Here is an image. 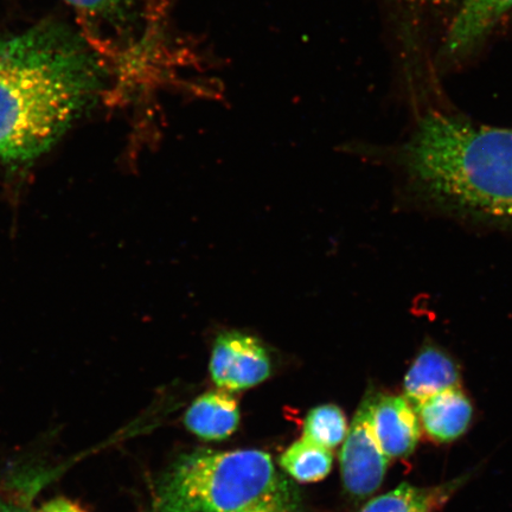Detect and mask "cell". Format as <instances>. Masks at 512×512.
<instances>
[{
  "instance_id": "obj_4",
  "label": "cell",
  "mask_w": 512,
  "mask_h": 512,
  "mask_svg": "<svg viewBox=\"0 0 512 512\" xmlns=\"http://www.w3.org/2000/svg\"><path fill=\"white\" fill-rule=\"evenodd\" d=\"M209 373L217 388L230 393L259 386L273 373L271 350L251 332L222 330L211 343Z\"/></svg>"
},
{
  "instance_id": "obj_8",
  "label": "cell",
  "mask_w": 512,
  "mask_h": 512,
  "mask_svg": "<svg viewBox=\"0 0 512 512\" xmlns=\"http://www.w3.org/2000/svg\"><path fill=\"white\" fill-rule=\"evenodd\" d=\"M81 19L86 40L98 53L117 50L119 36L125 34L138 0H64ZM83 35V36H85Z\"/></svg>"
},
{
  "instance_id": "obj_1",
  "label": "cell",
  "mask_w": 512,
  "mask_h": 512,
  "mask_svg": "<svg viewBox=\"0 0 512 512\" xmlns=\"http://www.w3.org/2000/svg\"><path fill=\"white\" fill-rule=\"evenodd\" d=\"M102 57L57 23L0 42V158L25 162L48 151L104 93Z\"/></svg>"
},
{
  "instance_id": "obj_13",
  "label": "cell",
  "mask_w": 512,
  "mask_h": 512,
  "mask_svg": "<svg viewBox=\"0 0 512 512\" xmlns=\"http://www.w3.org/2000/svg\"><path fill=\"white\" fill-rule=\"evenodd\" d=\"M334 463L331 450L304 438L292 444L279 459L283 469L300 483H315L329 475Z\"/></svg>"
},
{
  "instance_id": "obj_7",
  "label": "cell",
  "mask_w": 512,
  "mask_h": 512,
  "mask_svg": "<svg viewBox=\"0 0 512 512\" xmlns=\"http://www.w3.org/2000/svg\"><path fill=\"white\" fill-rule=\"evenodd\" d=\"M511 10L512 0H463L446 35V57L472 53Z\"/></svg>"
},
{
  "instance_id": "obj_11",
  "label": "cell",
  "mask_w": 512,
  "mask_h": 512,
  "mask_svg": "<svg viewBox=\"0 0 512 512\" xmlns=\"http://www.w3.org/2000/svg\"><path fill=\"white\" fill-rule=\"evenodd\" d=\"M239 420L238 401L219 388L197 398L184 415L188 430L206 440L227 439L238 428Z\"/></svg>"
},
{
  "instance_id": "obj_17",
  "label": "cell",
  "mask_w": 512,
  "mask_h": 512,
  "mask_svg": "<svg viewBox=\"0 0 512 512\" xmlns=\"http://www.w3.org/2000/svg\"><path fill=\"white\" fill-rule=\"evenodd\" d=\"M0 512H24L21 508L16 507L14 504L5 503L0 501Z\"/></svg>"
},
{
  "instance_id": "obj_12",
  "label": "cell",
  "mask_w": 512,
  "mask_h": 512,
  "mask_svg": "<svg viewBox=\"0 0 512 512\" xmlns=\"http://www.w3.org/2000/svg\"><path fill=\"white\" fill-rule=\"evenodd\" d=\"M465 482L466 478L460 477L428 488L403 483L398 488L371 499L358 512H438Z\"/></svg>"
},
{
  "instance_id": "obj_10",
  "label": "cell",
  "mask_w": 512,
  "mask_h": 512,
  "mask_svg": "<svg viewBox=\"0 0 512 512\" xmlns=\"http://www.w3.org/2000/svg\"><path fill=\"white\" fill-rule=\"evenodd\" d=\"M415 411L422 430L439 444L462 437L473 419L472 403L460 387L432 396L416 406Z\"/></svg>"
},
{
  "instance_id": "obj_15",
  "label": "cell",
  "mask_w": 512,
  "mask_h": 512,
  "mask_svg": "<svg viewBox=\"0 0 512 512\" xmlns=\"http://www.w3.org/2000/svg\"><path fill=\"white\" fill-rule=\"evenodd\" d=\"M239 512H299V502L296 491L286 483L273 495Z\"/></svg>"
},
{
  "instance_id": "obj_3",
  "label": "cell",
  "mask_w": 512,
  "mask_h": 512,
  "mask_svg": "<svg viewBox=\"0 0 512 512\" xmlns=\"http://www.w3.org/2000/svg\"><path fill=\"white\" fill-rule=\"evenodd\" d=\"M288 483L270 454L196 451L179 457L156 489L160 512H239Z\"/></svg>"
},
{
  "instance_id": "obj_6",
  "label": "cell",
  "mask_w": 512,
  "mask_h": 512,
  "mask_svg": "<svg viewBox=\"0 0 512 512\" xmlns=\"http://www.w3.org/2000/svg\"><path fill=\"white\" fill-rule=\"evenodd\" d=\"M374 430L390 460L411 456L421 434L418 414L405 396L398 395L377 394Z\"/></svg>"
},
{
  "instance_id": "obj_9",
  "label": "cell",
  "mask_w": 512,
  "mask_h": 512,
  "mask_svg": "<svg viewBox=\"0 0 512 512\" xmlns=\"http://www.w3.org/2000/svg\"><path fill=\"white\" fill-rule=\"evenodd\" d=\"M460 386L457 363L444 350L428 344L414 358L403 380V396L415 409L432 396Z\"/></svg>"
},
{
  "instance_id": "obj_2",
  "label": "cell",
  "mask_w": 512,
  "mask_h": 512,
  "mask_svg": "<svg viewBox=\"0 0 512 512\" xmlns=\"http://www.w3.org/2000/svg\"><path fill=\"white\" fill-rule=\"evenodd\" d=\"M395 160L409 185L435 208L512 228V128L428 112Z\"/></svg>"
},
{
  "instance_id": "obj_16",
  "label": "cell",
  "mask_w": 512,
  "mask_h": 512,
  "mask_svg": "<svg viewBox=\"0 0 512 512\" xmlns=\"http://www.w3.org/2000/svg\"><path fill=\"white\" fill-rule=\"evenodd\" d=\"M37 512H86L80 505L69 501L66 498H56L54 501H50L44 504L43 507Z\"/></svg>"
},
{
  "instance_id": "obj_14",
  "label": "cell",
  "mask_w": 512,
  "mask_h": 512,
  "mask_svg": "<svg viewBox=\"0 0 512 512\" xmlns=\"http://www.w3.org/2000/svg\"><path fill=\"white\" fill-rule=\"evenodd\" d=\"M349 431L347 418L337 406H319L307 414L303 437L328 450L342 444Z\"/></svg>"
},
{
  "instance_id": "obj_5",
  "label": "cell",
  "mask_w": 512,
  "mask_h": 512,
  "mask_svg": "<svg viewBox=\"0 0 512 512\" xmlns=\"http://www.w3.org/2000/svg\"><path fill=\"white\" fill-rule=\"evenodd\" d=\"M374 390L364 396L351 422L341 452L344 488L352 496L363 498L380 489L390 459L383 452L374 430Z\"/></svg>"
}]
</instances>
